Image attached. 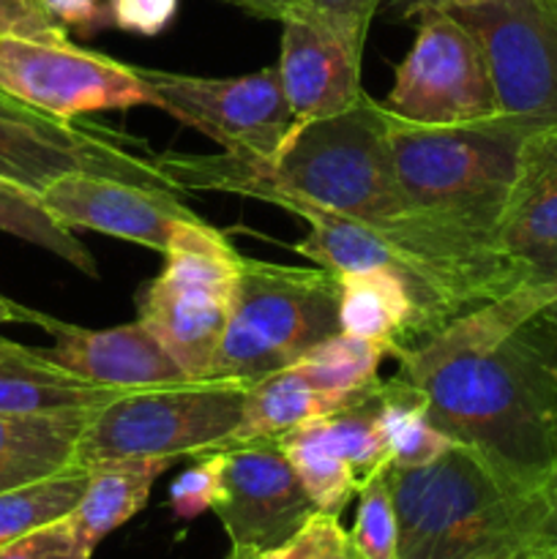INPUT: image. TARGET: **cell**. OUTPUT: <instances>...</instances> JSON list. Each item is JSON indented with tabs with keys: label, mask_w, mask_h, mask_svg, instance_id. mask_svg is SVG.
<instances>
[{
	"label": "cell",
	"mask_w": 557,
	"mask_h": 559,
	"mask_svg": "<svg viewBox=\"0 0 557 559\" xmlns=\"http://www.w3.org/2000/svg\"><path fill=\"white\" fill-rule=\"evenodd\" d=\"M538 3L544 5V9H546V14H549L552 20L557 22V0H538Z\"/></svg>",
	"instance_id": "43"
},
{
	"label": "cell",
	"mask_w": 557,
	"mask_h": 559,
	"mask_svg": "<svg viewBox=\"0 0 557 559\" xmlns=\"http://www.w3.org/2000/svg\"><path fill=\"white\" fill-rule=\"evenodd\" d=\"M233 549L262 555L293 538L315 513L278 440H257L222 451V491L213 506Z\"/></svg>",
	"instance_id": "14"
},
{
	"label": "cell",
	"mask_w": 557,
	"mask_h": 559,
	"mask_svg": "<svg viewBox=\"0 0 557 559\" xmlns=\"http://www.w3.org/2000/svg\"><path fill=\"white\" fill-rule=\"evenodd\" d=\"M489 63L500 118L528 134L557 126V22L538 0H481L451 9Z\"/></svg>",
	"instance_id": "12"
},
{
	"label": "cell",
	"mask_w": 557,
	"mask_h": 559,
	"mask_svg": "<svg viewBox=\"0 0 557 559\" xmlns=\"http://www.w3.org/2000/svg\"><path fill=\"white\" fill-rule=\"evenodd\" d=\"M0 229L14 235V238L27 240V243L52 251L55 257L74 265L87 278H98L96 260H93L91 249L76 238L74 229L63 227L44 207L42 197L3 178H0Z\"/></svg>",
	"instance_id": "25"
},
{
	"label": "cell",
	"mask_w": 557,
	"mask_h": 559,
	"mask_svg": "<svg viewBox=\"0 0 557 559\" xmlns=\"http://www.w3.org/2000/svg\"><path fill=\"white\" fill-rule=\"evenodd\" d=\"M260 555H254V551H246V549H233L227 555V559H257Z\"/></svg>",
	"instance_id": "42"
},
{
	"label": "cell",
	"mask_w": 557,
	"mask_h": 559,
	"mask_svg": "<svg viewBox=\"0 0 557 559\" xmlns=\"http://www.w3.org/2000/svg\"><path fill=\"white\" fill-rule=\"evenodd\" d=\"M355 396L358 393L342 396V393L320 391L295 366L273 371V374L246 385L244 415H240L233 445L257 440H282L289 431L336 413Z\"/></svg>",
	"instance_id": "23"
},
{
	"label": "cell",
	"mask_w": 557,
	"mask_h": 559,
	"mask_svg": "<svg viewBox=\"0 0 557 559\" xmlns=\"http://www.w3.org/2000/svg\"><path fill=\"white\" fill-rule=\"evenodd\" d=\"M339 278V328L353 336L382 344L388 355L413 347L424 338L418 306L407 284L391 271L336 273Z\"/></svg>",
	"instance_id": "20"
},
{
	"label": "cell",
	"mask_w": 557,
	"mask_h": 559,
	"mask_svg": "<svg viewBox=\"0 0 557 559\" xmlns=\"http://www.w3.org/2000/svg\"><path fill=\"white\" fill-rule=\"evenodd\" d=\"M246 385L233 380H189L147 388L87 415L76 445V467L115 459H197L233 445L244 415Z\"/></svg>",
	"instance_id": "7"
},
{
	"label": "cell",
	"mask_w": 557,
	"mask_h": 559,
	"mask_svg": "<svg viewBox=\"0 0 557 559\" xmlns=\"http://www.w3.org/2000/svg\"><path fill=\"white\" fill-rule=\"evenodd\" d=\"M257 559H358V551L339 516L315 513L293 538Z\"/></svg>",
	"instance_id": "30"
},
{
	"label": "cell",
	"mask_w": 557,
	"mask_h": 559,
	"mask_svg": "<svg viewBox=\"0 0 557 559\" xmlns=\"http://www.w3.org/2000/svg\"><path fill=\"white\" fill-rule=\"evenodd\" d=\"M287 213L309 224L293 249L315 265L331 273H396L413 293L424 338L524 282V262L508 257L495 238L418 213L388 224L355 222L304 202H293Z\"/></svg>",
	"instance_id": "3"
},
{
	"label": "cell",
	"mask_w": 557,
	"mask_h": 559,
	"mask_svg": "<svg viewBox=\"0 0 557 559\" xmlns=\"http://www.w3.org/2000/svg\"><path fill=\"white\" fill-rule=\"evenodd\" d=\"M511 559H557V549H552V551H530V555H519V557H511Z\"/></svg>",
	"instance_id": "41"
},
{
	"label": "cell",
	"mask_w": 557,
	"mask_h": 559,
	"mask_svg": "<svg viewBox=\"0 0 557 559\" xmlns=\"http://www.w3.org/2000/svg\"><path fill=\"white\" fill-rule=\"evenodd\" d=\"M153 107L205 134L224 153L273 158L295 129L276 66L240 76H194L134 66Z\"/></svg>",
	"instance_id": "11"
},
{
	"label": "cell",
	"mask_w": 557,
	"mask_h": 559,
	"mask_svg": "<svg viewBox=\"0 0 557 559\" xmlns=\"http://www.w3.org/2000/svg\"><path fill=\"white\" fill-rule=\"evenodd\" d=\"M240 254L202 218L175 224L164 267L140 295V322L156 333L191 380H205L222 344Z\"/></svg>",
	"instance_id": "8"
},
{
	"label": "cell",
	"mask_w": 557,
	"mask_h": 559,
	"mask_svg": "<svg viewBox=\"0 0 557 559\" xmlns=\"http://www.w3.org/2000/svg\"><path fill=\"white\" fill-rule=\"evenodd\" d=\"M380 429L391 467H424L453 445L429 420L424 393L399 374L382 380Z\"/></svg>",
	"instance_id": "24"
},
{
	"label": "cell",
	"mask_w": 557,
	"mask_h": 559,
	"mask_svg": "<svg viewBox=\"0 0 557 559\" xmlns=\"http://www.w3.org/2000/svg\"><path fill=\"white\" fill-rule=\"evenodd\" d=\"M91 413H0V495L76 467V445Z\"/></svg>",
	"instance_id": "21"
},
{
	"label": "cell",
	"mask_w": 557,
	"mask_h": 559,
	"mask_svg": "<svg viewBox=\"0 0 557 559\" xmlns=\"http://www.w3.org/2000/svg\"><path fill=\"white\" fill-rule=\"evenodd\" d=\"M391 118L420 126L478 123L500 115L478 38L448 11L415 16V41L380 102Z\"/></svg>",
	"instance_id": "10"
},
{
	"label": "cell",
	"mask_w": 557,
	"mask_h": 559,
	"mask_svg": "<svg viewBox=\"0 0 557 559\" xmlns=\"http://www.w3.org/2000/svg\"><path fill=\"white\" fill-rule=\"evenodd\" d=\"M364 47L304 5L282 20L278 76L295 126L339 115L364 98Z\"/></svg>",
	"instance_id": "16"
},
{
	"label": "cell",
	"mask_w": 557,
	"mask_h": 559,
	"mask_svg": "<svg viewBox=\"0 0 557 559\" xmlns=\"http://www.w3.org/2000/svg\"><path fill=\"white\" fill-rule=\"evenodd\" d=\"M38 314H42V311L27 309V306H20L16 300L0 295V325H9V322H27V325H36Z\"/></svg>",
	"instance_id": "40"
},
{
	"label": "cell",
	"mask_w": 557,
	"mask_h": 559,
	"mask_svg": "<svg viewBox=\"0 0 557 559\" xmlns=\"http://www.w3.org/2000/svg\"><path fill=\"white\" fill-rule=\"evenodd\" d=\"M36 325L55 338L52 347L42 353L93 385L134 393L191 380L173 353L158 342L156 333L140 320L107 331H87L49 314H38Z\"/></svg>",
	"instance_id": "17"
},
{
	"label": "cell",
	"mask_w": 557,
	"mask_h": 559,
	"mask_svg": "<svg viewBox=\"0 0 557 559\" xmlns=\"http://www.w3.org/2000/svg\"><path fill=\"white\" fill-rule=\"evenodd\" d=\"M38 197L63 227L93 229L158 254L169 249L175 224L200 218L173 191L145 189L87 173L63 175Z\"/></svg>",
	"instance_id": "15"
},
{
	"label": "cell",
	"mask_w": 557,
	"mask_h": 559,
	"mask_svg": "<svg viewBox=\"0 0 557 559\" xmlns=\"http://www.w3.org/2000/svg\"><path fill=\"white\" fill-rule=\"evenodd\" d=\"M93 555L80 544L69 516L44 524L11 544L0 546V559H91Z\"/></svg>",
	"instance_id": "32"
},
{
	"label": "cell",
	"mask_w": 557,
	"mask_h": 559,
	"mask_svg": "<svg viewBox=\"0 0 557 559\" xmlns=\"http://www.w3.org/2000/svg\"><path fill=\"white\" fill-rule=\"evenodd\" d=\"M0 38L71 41L69 31L49 14L44 0H0Z\"/></svg>",
	"instance_id": "33"
},
{
	"label": "cell",
	"mask_w": 557,
	"mask_h": 559,
	"mask_svg": "<svg viewBox=\"0 0 557 559\" xmlns=\"http://www.w3.org/2000/svg\"><path fill=\"white\" fill-rule=\"evenodd\" d=\"M222 491V451L197 456V462L178 475L169 489V506L178 519H197L213 511Z\"/></svg>",
	"instance_id": "31"
},
{
	"label": "cell",
	"mask_w": 557,
	"mask_h": 559,
	"mask_svg": "<svg viewBox=\"0 0 557 559\" xmlns=\"http://www.w3.org/2000/svg\"><path fill=\"white\" fill-rule=\"evenodd\" d=\"M524 262V278H535V282L557 284V243L546 246V249L533 251V254L519 257ZM538 320L544 322L546 331L557 338V298L549 306L538 311Z\"/></svg>",
	"instance_id": "37"
},
{
	"label": "cell",
	"mask_w": 557,
	"mask_h": 559,
	"mask_svg": "<svg viewBox=\"0 0 557 559\" xmlns=\"http://www.w3.org/2000/svg\"><path fill=\"white\" fill-rule=\"evenodd\" d=\"M382 358H388V349L382 344L339 331L325 342L315 344L293 366L320 391L353 396L380 380L377 371H380Z\"/></svg>",
	"instance_id": "26"
},
{
	"label": "cell",
	"mask_w": 557,
	"mask_h": 559,
	"mask_svg": "<svg viewBox=\"0 0 557 559\" xmlns=\"http://www.w3.org/2000/svg\"><path fill=\"white\" fill-rule=\"evenodd\" d=\"M109 14L118 31L153 38L173 25L178 0H109Z\"/></svg>",
	"instance_id": "34"
},
{
	"label": "cell",
	"mask_w": 557,
	"mask_h": 559,
	"mask_svg": "<svg viewBox=\"0 0 557 559\" xmlns=\"http://www.w3.org/2000/svg\"><path fill=\"white\" fill-rule=\"evenodd\" d=\"M44 5L66 31L82 38H91L104 27H112L109 0H44Z\"/></svg>",
	"instance_id": "36"
},
{
	"label": "cell",
	"mask_w": 557,
	"mask_h": 559,
	"mask_svg": "<svg viewBox=\"0 0 557 559\" xmlns=\"http://www.w3.org/2000/svg\"><path fill=\"white\" fill-rule=\"evenodd\" d=\"M382 3L386 0H298V5L331 22L333 27H339L344 36H349L364 49L366 38H369L371 20L382 9Z\"/></svg>",
	"instance_id": "35"
},
{
	"label": "cell",
	"mask_w": 557,
	"mask_h": 559,
	"mask_svg": "<svg viewBox=\"0 0 557 559\" xmlns=\"http://www.w3.org/2000/svg\"><path fill=\"white\" fill-rule=\"evenodd\" d=\"M353 538L358 559H399V524L393 508L391 464L377 469L360 484L358 513H355Z\"/></svg>",
	"instance_id": "29"
},
{
	"label": "cell",
	"mask_w": 557,
	"mask_h": 559,
	"mask_svg": "<svg viewBox=\"0 0 557 559\" xmlns=\"http://www.w3.org/2000/svg\"><path fill=\"white\" fill-rule=\"evenodd\" d=\"M85 484L87 469L71 467L38 484L3 491L0 495V546L69 516L80 502Z\"/></svg>",
	"instance_id": "28"
},
{
	"label": "cell",
	"mask_w": 557,
	"mask_h": 559,
	"mask_svg": "<svg viewBox=\"0 0 557 559\" xmlns=\"http://www.w3.org/2000/svg\"><path fill=\"white\" fill-rule=\"evenodd\" d=\"M224 3L235 5L240 11L262 16V20H276L282 22L289 11L298 9V0H224Z\"/></svg>",
	"instance_id": "39"
},
{
	"label": "cell",
	"mask_w": 557,
	"mask_h": 559,
	"mask_svg": "<svg viewBox=\"0 0 557 559\" xmlns=\"http://www.w3.org/2000/svg\"><path fill=\"white\" fill-rule=\"evenodd\" d=\"M145 147L151 145L129 131L52 118L0 91V178L33 194L71 173L180 194L158 167L156 153Z\"/></svg>",
	"instance_id": "9"
},
{
	"label": "cell",
	"mask_w": 557,
	"mask_h": 559,
	"mask_svg": "<svg viewBox=\"0 0 557 559\" xmlns=\"http://www.w3.org/2000/svg\"><path fill=\"white\" fill-rule=\"evenodd\" d=\"M388 136L407 213L495 238L528 131L500 115L459 126L388 115Z\"/></svg>",
	"instance_id": "5"
},
{
	"label": "cell",
	"mask_w": 557,
	"mask_h": 559,
	"mask_svg": "<svg viewBox=\"0 0 557 559\" xmlns=\"http://www.w3.org/2000/svg\"><path fill=\"white\" fill-rule=\"evenodd\" d=\"M120 396L123 391L80 380L49 360L42 349H31L0 336V413H87V409L107 407Z\"/></svg>",
	"instance_id": "19"
},
{
	"label": "cell",
	"mask_w": 557,
	"mask_h": 559,
	"mask_svg": "<svg viewBox=\"0 0 557 559\" xmlns=\"http://www.w3.org/2000/svg\"><path fill=\"white\" fill-rule=\"evenodd\" d=\"M481 0H386L382 5H388L396 20H415L424 11H451V9H464V5H475Z\"/></svg>",
	"instance_id": "38"
},
{
	"label": "cell",
	"mask_w": 557,
	"mask_h": 559,
	"mask_svg": "<svg viewBox=\"0 0 557 559\" xmlns=\"http://www.w3.org/2000/svg\"><path fill=\"white\" fill-rule=\"evenodd\" d=\"M278 442L317 511L328 513V516H342L344 508L349 506L353 497H358L360 489V480L353 467L331 448L322 445L309 426L289 431Z\"/></svg>",
	"instance_id": "27"
},
{
	"label": "cell",
	"mask_w": 557,
	"mask_h": 559,
	"mask_svg": "<svg viewBox=\"0 0 557 559\" xmlns=\"http://www.w3.org/2000/svg\"><path fill=\"white\" fill-rule=\"evenodd\" d=\"M339 331L336 273L240 257L233 309L205 380L251 385Z\"/></svg>",
	"instance_id": "6"
},
{
	"label": "cell",
	"mask_w": 557,
	"mask_h": 559,
	"mask_svg": "<svg viewBox=\"0 0 557 559\" xmlns=\"http://www.w3.org/2000/svg\"><path fill=\"white\" fill-rule=\"evenodd\" d=\"M467 559H500V557H467Z\"/></svg>",
	"instance_id": "44"
},
{
	"label": "cell",
	"mask_w": 557,
	"mask_h": 559,
	"mask_svg": "<svg viewBox=\"0 0 557 559\" xmlns=\"http://www.w3.org/2000/svg\"><path fill=\"white\" fill-rule=\"evenodd\" d=\"M0 91L52 118L153 107L134 66L74 41L0 38Z\"/></svg>",
	"instance_id": "13"
},
{
	"label": "cell",
	"mask_w": 557,
	"mask_h": 559,
	"mask_svg": "<svg viewBox=\"0 0 557 559\" xmlns=\"http://www.w3.org/2000/svg\"><path fill=\"white\" fill-rule=\"evenodd\" d=\"M495 238L517 260L557 243V126L524 136Z\"/></svg>",
	"instance_id": "18"
},
{
	"label": "cell",
	"mask_w": 557,
	"mask_h": 559,
	"mask_svg": "<svg viewBox=\"0 0 557 559\" xmlns=\"http://www.w3.org/2000/svg\"><path fill=\"white\" fill-rule=\"evenodd\" d=\"M178 191L254 197L287 211L293 202L364 224H388L407 213L396 180L388 112L364 93L339 115L298 123L268 162L235 153H156Z\"/></svg>",
	"instance_id": "2"
},
{
	"label": "cell",
	"mask_w": 557,
	"mask_h": 559,
	"mask_svg": "<svg viewBox=\"0 0 557 559\" xmlns=\"http://www.w3.org/2000/svg\"><path fill=\"white\" fill-rule=\"evenodd\" d=\"M173 467L167 459H115L87 469V484L69 522L80 544L93 555L112 530L134 519L151 500L158 475Z\"/></svg>",
	"instance_id": "22"
},
{
	"label": "cell",
	"mask_w": 557,
	"mask_h": 559,
	"mask_svg": "<svg viewBox=\"0 0 557 559\" xmlns=\"http://www.w3.org/2000/svg\"><path fill=\"white\" fill-rule=\"evenodd\" d=\"M399 559H511L557 549V489H522L451 445L424 467H391Z\"/></svg>",
	"instance_id": "4"
},
{
	"label": "cell",
	"mask_w": 557,
	"mask_h": 559,
	"mask_svg": "<svg viewBox=\"0 0 557 559\" xmlns=\"http://www.w3.org/2000/svg\"><path fill=\"white\" fill-rule=\"evenodd\" d=\"M555 298L524 278L393 355L435 429L522 489H557V338L538 320Z\"/></svg>",
	"instance_id": "1"
}]
</instances>
